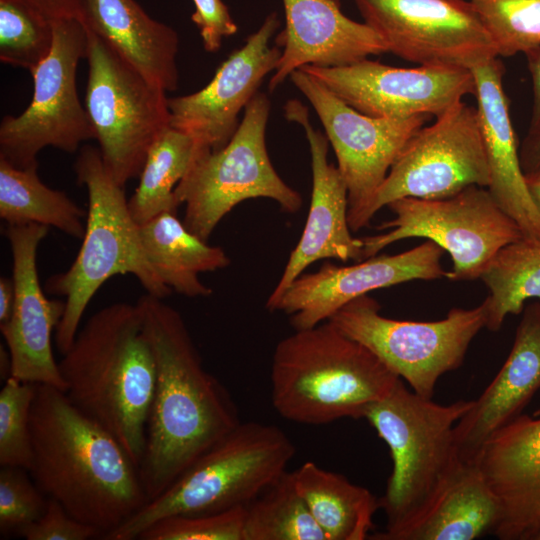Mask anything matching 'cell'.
<instances>
[{
	"label": "cell",
	"instance_id": "cell-13",
	"mask_svg": "<svg viewBox=\"0 0 540 540\" xmlns=\"http://www.w3.org/2000/svg\"><path fill=\"white\" fill-rule=\"evenodd\" d=\"M290 79L317 113L338 162L348 193L352 232L368 226L381 184L408 140L430 116L378 118L347 105L301 69Z\"/></svg>",
	"mask_w": 540,
	"mask_h": 540
},
{
	"label": "cell",
	"instance_id": "cell-43",
	"mask_svg": "<svg viewBox=\"0 0 540 540\" xmlns=\"http://www.w3.org/2000/svg\"><path fill=\"white\" fill-rule=\"evenodd\" d=\"M14 304V284L12 278H0V324L6 322Z\"/></svg>",
	"mask_w": 540,
	"mask_h": 540
},
{
	"label": "cell",
	"instance_id": "cell-28",
	"mask_svg": "<svg viewBox=\"0 0 540 540\" xmlns=\"http://www.w3.org/2000/svg\"><path fill=\"white\" fill-rule=\"evenodd\" d=\"M299 494L326 540L369 539L379 506L368 489L312 461L292 471Z\"/></svg>",
	"mask_w": 540,
	"mask_h": 540
},
{
	"label": "cell",
	"instance_id": "cell-17",
	"mask_svg": "<svg viewBox=\"0 0 540 540\" xmlns=\"http://www.w3.org/2000/svg\"><path fill=\"white\" fill-rule=\"evenodd\" d=\"M279 26L277 14L271 13L218 67L204 88L169 98L170 127L191 136L198 148L212 152L224 148L240 124V111L278 65L282 50L270 41Z\"/></svg>",
	"mask_w": 540,
	"mask_h": 540
},
{
	"label": "cell",
	"instance_id": "cell-19",
	"mask_svg": "<svg viewBox=\"0 0 540 540\" xmlns=\"http://www.w3.org/2000/svg\"><path fill=\"white\" fill-rule=\"evenodd\" d=\"M443 252L436 243L426 240L408 251L375 255L349 266L326 261L318 271L297 277L273 311L288 314L294 330L312 328L327 321L348 302L373 290L445 276Z\"/></svg>",
	"mask_w": 540,
	"mask_h": 540
},
{
	"label": "cell",
	"instance_id": "cell-29",
	"mask_svg": "<svg viewBox=\"0 0 540 540\" xmlns=\"http://www.w3.org/2000/svg\"><path fill=\"white\" fill-rule=\"evenodd\" d=\"M38 168L21 169L0 158V217L7 225L52 226L74 238L85 233L80 206L64 192L49 188L39 178Z\"/></svg>",
	"mask_w": 540,
	"mask_h": 540
},
{
	"label": "cell",
	"instance_id": "cell-42",
	"mask_svg": "<svg viewBox=\"0 0 540 540\" xmlns=\"http://www.w3.org/2000/svg\"><path fill=\"white\" fill-rule=\"evenodd\" d=\"M532 79L533 105L530 129L540 126V47L525 53Z\"/></svg>",
	"mask_w": 540,
	"mask_h": 540
},
{
	"label": "cell",
	"instance_id": "cell-3",
	"mask_svg": "<svg viewBox=\"0 0 540 540\" xmlns=\"http://www.w3.org/2000/svg\"><path fill=\"white\" fill-rule=\"evenodd\" d=\"M62 356L69 401L111 433L139 468L156 383L139 303L117 302L95 312Z\"/></svg>",
	"mask_w": 540,
	"mask_h": 540
},
{
	"label": "cell",
	"instance_id": "cell-34",
	"mask_svg": "<svg viewBox=\"0 0 540 540\" xmlns=\"http://www.w3.org/2000/svg\"><path fill=\"white\" fill-rule=\"evenodd\" d=\"M492 39L498 56L540 47V0H468Z\"/></svg>",
	"mask_w": 540,
	"mask_h": 540
},
{
	"label": "cell",
	"instance_id": "cell-22",
	"mask_svg": "<svg viewBox=\"0 0 540 540\" xmlns=\"http://www.w3.org/2000/svg\"><path fill=\"white\" fill-rule=\"evenodd\" d=\"M501 508V540H533L540 528V418L520 415L495 433L475 463Z\"/></svg>",
	"mask_w": 540,
	"mask_h": 540
},
{
	"label": "cell",
	"instance_id": "cell-7",
	"mask_svg": "<svg viewBox=\"0 0 540 540\" xmlns=\"http://www.w3.org/2000/svg\"><path fill=\"white\" fill-rule=\"evenodd\" d=\"M295 455L279 427L240 422L202 454L163 493L105 540H137L153 523L174 515H203L246 506L287 471Z\"/></svg>",
	"mask_w": 540,
	"mask_h": 540
},
{
	"label": "cell",
	"instance_id": "cell-35",
	"mask_svg": "<svg viewBox=\"0 0 540 540\" xmlns=\"http://www.w3.org/2000/svg\"><path fill=\"white\" fill-rule=\"evenodd\" d=\"M36 384L10 376L0 391V465L29 470L32 463L30 416Z\"/></svg>",
	"mask_w": 540,
	"mask_h": 540
},
{
	"label": "cell",
	"instance_id": "cell-39",
	"mask_svg": "<svg viewBox=\"0 0 540 540\" xmlns=\"http://www.w3.org/2000/svg\"><path fill=\"white\" fill-rule=\"evenodd\" d=\"M192 1L195 11L191 19L199 28L203 47L207 52L215 53L223 39L235 34L238 27L222 0Z\"/></svg>",
	"mask_w": 540,
	"mask_h": 540
},
{
	"label": "cell",
	"instance_id": "cell-14",
	"mask_svg": "<svg viewBox=\"0 0 540 540\" xmlns=\"http://www.w3.org/2000/svg\"><path fill=\"white\" fill-rule=\"evenodd\" d=\"M489 183L477 108L461 101L408 140L378 189L372 211L375 215L405 197L441 199Z\"/></svg>",
	"mask_w": 540,
	"mask_h": 540
},
{
	"label": "cell",
	"instance_id": "cell-37",
	"mask_svg": "<svg viewBox=\"0 0 540 540\" xmlns=\"http://www.w3.org/2000/svg\"><path fill=\"white\" fill-rule=\"evenodd\" d=\"M48 497L22 467L0 469V533H17L33 523L46 509Z\"/></svg>",
	"mask_w": 540,
	"mask_h": 540
},
{
	"label": "cell",
	"instance_id": "cell-44",
	"mask_svg": "<svg viewBox=\"0 0 540 540\" xmlns=\"http://www.w3.org/2000/svg\"><path fill=\"white\" fill-rule=\"evenodd\" d=\"M526 182L531 194V197L540 212V176L539 175H525Z\"/></svg>",
	"mask_w": 540,
	"mask_h": 540
},
{
	"label": "cell",
	"instance_id": "cell-21",
	"mask_svg": "<svg viewBox=\"0 0 540 540\" xmlns=\"http://www.w3.org/2000/svg\"><path fill=\"white\" fill-rule=\"evenodd\" d=\"M282 1L286 24L276 41L283 50L270 91L307 65L343 66L388 52L375 30L344 15L340 0Z\"/></svg>",
	"mask_w": 540,
	"mask_h": 540
},
{
	"label": "cell",
	"instance_id": "cell-25",
	"mask_svg": "<svg viewBox=\"0 0 540 540\" xmlns=\"http://www.w3.org/2000/svg\"><path fill=\"white\" fill-rule=\"evenodd\" d=\"M79 19L147 80L177 89L178 34L136 0H81Z\"/></svg>",
	"mask_w": 540,
	"mask_h": 540
},
{
	"label": "cell",
	"instance_id": "cell-9",
	"mask_svg": "<svg viewBox=\"0 0 540 540\" xmlns=\"http://www.w3.org/2000/svg\"><path fill=\"white\" fill-rule=\"evenodd\" d=\"M85 29V108L106 169L125 187L130 179L139 177L150 147L170 127L169 98L166 90L147 80L102 38Z\"/></svg>",
	"mask_w": 540,
	"mask_h": 540
},
{
	"label": "cell",
	"instance_id": "cell-15",
	"mask_svg": "<svg viewBox=\"0 0 540 540\" xmlns=\"http://www.w3.org/2000/svg\"><path fill=\"white\" fill-rule=\"evenodd\" d=\"M388 52L419 66L471 70L498 57L475 9L465 0H353Z\"/></svg>",
	"mask_w": 540,
	"mask_h": 540
},
{
	"label": "cell",
	"instance_id": "cell-31",
	"mask_svg": "<svg viewBox=\"0 0 540 540\" xmlns=\"http://www.w3.org/2000/svg\"><path fill=\"white\" fill-rule=\"evenodd\" d=\"M480 279L489 290L483 301L485 328L496 332L507 315L523 311L527 300L540 299V241L521 238L508 244Z\"/></svg>",
	"mask_w": 540,
	"mask_h": 540
},
{
	"label": "cell",
	"instance_id": "cell-18",
	"mask_svg": "<svg viewBox=\"0 0 540 540\" xmlns=\"http://www.w3.org/2000/svg\"><path fill=\"white\" fill-rule=\"evenodd\" d=\"M48 231V226L35 223L7 225L14 304L0 330L11 358V376L64 392L65 384L52 351V332L64 315L66 303L45 296L37 269V250Z\"/></svg>",
	"mask_w": 540,
	"mask_h": 540
},
{
	"label": "cell",
	"instance_id": "cell-40",
	"mask_svg": "<svg viewBox=\"0 0 540 540\" xmlns=\"http://www.w3.org/2000/svg\"><path fill=\"white\" fill-rule=\"evenodd\" d=\"M519 155L524 174L540 176V126L529 129L519 150Z\"/></svg>",
	"mask_w": 540,
	"mask_h": 540
},
{
	"label": "cell",
	"instance_id": "cell-10",
	"mask_svg": "<svg viewBox=\"0 0 540 540\" xmlns=\"http://www.w3.org/2000/svg\"><path fill=\"white\" fill-rule=\"evenodd\" d=\"M387 207L394 218L378 226L385 232L362 238L364 259L394 242L426 238L450 255L452 268L445 277L451 281L480 279L502 248L523 238L486 187L469 186L441 199L405 197Z\"/></svg>",
	"mask_w": 540,
	"mask_h": 540
},
{
	"label": "cell",
	"instance_id": "cell-26",
	"mask_svg": "<svg viewBox=\"0 0 540 540\" xmlns=\"http://www.w3.org/2000/svg\"><path fill=\"white\" fill-rule=\"evenodd\" d=\"M499 501L476 464H465L428 510L395 540H474L493 534Z\"/></svg>",
	"mask_w": 540,
	"mask_h": 540
},
{
	"label": "cell",
	"instance_id": "cell-46",
	"mask_svg": "<svg viewBox=\"0 0 540 540\" xmlns=\"http://www.w3.org/2000/svg\"><path fill=\"white\" fill-rule=\"evenodd\" d=\"M533 540H540V528L538 529V531L534 535Z\"/></svg>",
	"mask_w": 540,
	"mask_h": 540
},
{
	"label": "cell",
	"instance_id": "cell-1",
	"mask_svg": "<svg viewBox=\"0 0 540 540\" xmlns=\"http://www.w3.org/2000/svg\"><path fill=\"white\" fill-rule=\"evenodd\" d=\"M137 302L156 364L145 449L138 468L150 501L240 420L226 389L203 367L180 313L148 293Z\"/></svg>",
	"mask_w": 540,
	"mask_h": 540
},
{
	"label": "cell",
	"instance_id": "cell-30",
	"mask_svg": "<svg viewBox=\"0 0 540 540\" xmlns=\"http://www.w3.org/2000/svg\"><path fill=\"white\" fill-rule=\"evenodd\" d=\"M195 152L194 139L172 127L152 144L139 184L128 200L130 213L139 225L165 212L177 213L175 188L186 175Z\"/></svg>",
	"mask_w": 540,
	"mask_h": 540
},
{
	"label": "cell",
	"instance_id": "cell-8",
	"mask_svg": "<svg viewBox=\"0 0 540 540\" xmlns=\"http://www.w3.org/2000/svg\"><path fill=\"white\" fill-rule=\"evenodd\" d=\"M269 113L270 100L258 92L224 148L212 152L196 146L174 193L177 203L185 205V227L202 240L207 241L219 222L244 200L272 199L290 214L301 208L302 196L282 180L269 158L265 142Z\"/></svg>",
	"mask_w": 540,
	"mask_h": 540
},
{
	"label": "cell",
	"instance_id": "cell-23",
	"mask_svg": "<svg viewBox=\"0 0 540 540\" xmlns=\"http://www.w3.org/2000/svg\"><path fill=\"white\" fill-rule=\"evenodd\" d=\"M539 389L540 302H531L523 308L503 366L455 425L461 461L475 464L486 442L520 416Z\"/></svg>",
	"mask_w": 540,
	"mask_h": 540
},
{
	"label": "cell",
	"instance_id": "cell-24",
	"mask_svg": "<svg viewBox=\"0 0 540 540\" xmlns=\"http://www.w3.org/2000/svg\"><path fill=\"white\" fill-rule=\"evenodd\" d=\"M481 133L490 171L487 189L517 223L523 238L540 241V212L522 170L516 135L498 57L471 69Z\"/></svg>",
	"mask_w": 540,
	"mask_h": 540
},
{
	"label": "cell",
	"instance_id": "cell-16",
	"mask_svg": "<svg viewBox=\"0 0 540 540\" xmlns=\"http://www.w3.org/2000/svg\"><path fill=\"white\" fill-rule=\"evenodd\" d=\"M355 110L378 118L444 114L475 94L471 70L419 66L400 68L368 58L343 66L302 68Z\"/></svg>",
	"mask_w": 540,
	"mask_h": 540
},
{
	"label": "cell",
	"instance_id": "cell-33",
	"mask_svg": "<svg viewBox=\"0 0 540 540\" xmlns=\"http://www.w3.org/2000/svg\"><path fill=\"white\" fill-rule=\"evenodd\" d=\"M53 20L27 0H0V61L32 73L48 56Z\"/></svg>",
	"mask_w": 540,
	"mask_h": 540
},
{
	"label": "cell",
	"instance_id": "cell-11",
	"mask_svg": "<svg viewBox=\"0 0 540 540\" xmlns=\"http://www.w3.org/2000/svg\"><path fill=\"white\" fill-rule=\"evenodd\" d=\"M327 321L368 348L414 392L433 398L440 377L463 364L472 340L485 328L486 312L482 302L452 308L438 321L396 320L381 315L378 302L365 294Z\"/></svg>",
	"mask_w": 540,
	"mask_h": 540
},
{
	"label": "cell",
	"instance_id": "cell-5",
	"mask_svg": "<svg viewBox=\"0 0 540 540\" xmlns=\"http://www.w3.org/2000/svg\"><path fill=\"white\" fill-rule=\"evenodd\" d=\"M473 400L441 405L406 388L400 378L366 419L387 444L392 458L379 506L387 524L373 540H395L419 519L465 465L459 456L455 425Z\"/></svg>",
	"mask_w": 540,
	"mask_h": 540
},
{
	"label": "cell",
	"instance_id": "cell-4",
	"mask_svg": "<svg viewBox=\"0 0 540 540\" xmlns=\"http://www.w3.org/2000/svg\"><path fill=\"white\" fill-rule=\"evenodd\" d=\"M400 378L329 321L278 342L271 399L281 417L306 425L364 418Z\"/></svg>",
	"mask_w": 540,
	"mask_h": 540
},
{
	"label": "cell",
	"instance_id": "cell-41",
	"mask_svg": "<svg viewBox=\"0 0 540 540\" xmlns=\"http://www.w3.org/2000/svg\"><path fill=\"white\" fill-rule=\"evenodd\" d=\"M52 20L79 18L81 0H27Z\"/></svg>",
	"mask_w": 540,
	"mask_h": 540
},
{
	"label": "cell",
	"instance_id": "cell-20",
	"mask_svg": "<svg viewBox=\"0 0 540 540\" xmlns=\"http://www.w3.org/2000/svg\"><path fill=\"white\" fill-rule=\"evenodd\" d=\"M284 110L287 119L305 130L311 155L312 193L301 237L266 302L269 311L274 310L293 281L314 262L322 259L364 260L362 238L352 236L348 223L346 184L338 168L328 162L327 137L313 128L307 108L299 101H289Z\"/></svg>",
	"mask_w": 540,
	"mask_h": 540
},
{
	"label": "cell",
	"instance_id": "cell-45",
	"mask_svg": "<svg viewBox=\"0 0 540 540\" xmlns=\"http://www.w3.org/2000/svg\"><path fill=\"white\" fill-rule=\"evenodd\" d=\"M0 371H1V378L4 379V381L11 376V358L8 349H3V345H1L0 350Z\"/></svg>",
	"mask_w": 540,
	"mask_h": 540
},
{
	"label": "cell",
	"instance_id": "cell-32",
	"mask_svg": "<svg viewBox=\"0 0 540 540\" xmlns=\"http://www.w3.org/2000/svg\"><path fill=\"white\" fill-rule=\"evenodd\" d=\"M244 536L245 540H326L289 471L246 505Z\"/></svg>",
	"mask_w": 540,
	"mask_h": 540
},
{
	"label": "cell",
	"instance_id": "cell-38",
	"mask_svg": "<svg viewBox=\"0 0 540 540\" xmlns=\"http://www.w3.org/2000/svg\"><path fill=\"white\" fill-rule=\"evenodd\" d=\"M17 536L26 540H88L102 533L71 514L56 500L48 498L39 519L22 528Z\"/></svg>",
	"mask_w": 540,
	"mask_h": 540
},
{
	"label": "cell",
	"instance_id": "cell-36",
	"mask_svg": "<svg viewBox=\"0 0 540 540\" xmlns=\"http://www.w3.org/2000/svg\"><path fill=\"white\" fill-rule=\"evenodd\" d=\"M246 506L203 515H174L158 520L138 540H245Z\"/></svg>",
	"mask_w": 540,
	"mask_h": 540
},
{
	"label": "cell",
	"instance_id": "cell-2",
	"mask_svg": "<svg viewBox=\"0 0 540 540\" xmlns=\"http://www.w3.org/2000/svg\"><path fill=\"white\" fill-rule=\"evenodd\" d=\"M30 428L33 480L102 539L149 501L123 446L63 391L36 384Z\"/></svg>",
	"mask_w": 540,
	"mask_h": 540
},
{
	"label": "cell",
	"instance_id": "cell-27",
	"mask_svg": "<svg viewBox=\"0 0 540 540\" xmlns=\"http://www.w3.org/2000/svg\"><path fill=\"white\" fill-rule=\"evenodd\" d=\"M146 256L162 282L187 297H206L212 290L199 274L227 267L230 259L218 246H210L189 231L176 213H162L140 225Z\"/></svg>",
	"mask_w": 540,
	"mask_h": 540
},
{
	"label": "cell",
	"instance_id": "cell-6",
	"mask_svg": "<svg viewBox=\"0 0 540 540\" xmlns=\"http://www.w3.org/2000/svg\"><path fill=\"white\" fill-rule=\"evenodd\" d=\"M74 170L88 192L83 242L71 266L45 283L49 294L65 298V312L55 331L61 354L72 345L90 300L113 276L132 274L148 294L161 299L172 291L149 262L124 187L106 169L99 148L83 146Z\"/></svg>",
	"mask_w": 540,
	"mask_h": 540
},
{
	"label": "cell",
	"instance_id": "cell-12",
	"mask_svg": "<svg viewBox=\"0 0 540 540\" xmlns=\"http://www.w3.org/2000/svg\"><path fill=\"white\" fill-rule=\"evenodd\" d=\"M53 27L51 51L31 73L30 104L0 123V158L21 169L38 168V154L48 146L74 153L96 139L76 83L78 63L86 57V29L79 18L53 20Z\"/></svg>",
	"mask_w": 540,
	"mask_h": 540
}]
</instances>
